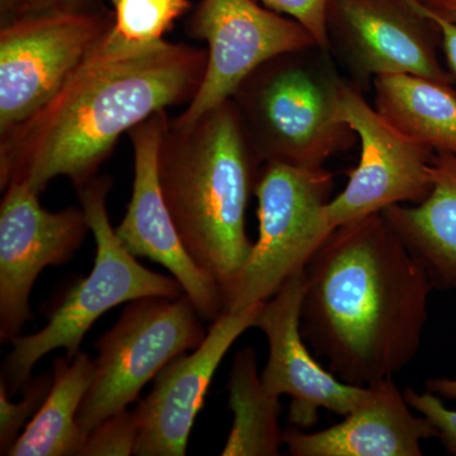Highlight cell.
I'll use <instances>...</instances> for the list:
<instances>
[{"label":"cell","mask_w":456,"mask_h":456,"mask_svg":"<svg viewBox=\"0 0 456 456\" xmlns=\"http://www.w3.org/2000/svg\"><path fill=\"white\" fill-rule=\"evenodd\" d=\"M305 277L303 338L342 382L371 386L415 359L435 284L383 212L335 228Z\"/></svg>","instance_id":"cell-1"},{"label":"cell","mask_w":456,"mask_h":456,"mask_svg":"<svg viewBox=\"0 0 456 456\" xmlns=\"http://www.w3.org/2000/svg\"><path fill=\"white\" fill-rule=\"evenodd\" d=\"M206 66L207 50L175 42L125 57L95 51L50 101L0 134V189L26 184L41 194L65 176L79 191L122 134L155 113L191 103Z\"/></svg>","instance_id":"cell-2"},{"label":"cell","mask_w":456,"mask_h":456,"mask_svg":"<svg viewBox=\"0 0 456 456\" xmlns=\"http://www.w3.org/2000/svg\"><path fill=\"white\" fill-rule=\"evenodd\" d=\"M261 167L232 99L188 126L167 118L159 150L165 203L191 259L217 281L224 302L253 250L246 209Z\"/></svg>","instance_id":"cell-3"},{"label":"cell","mask_w":456,"mask_h":456,"mask_svg":"<svg viewBox=\"0 0 456 456\" xmlns=\"http://www.w3.org/2000/svg\"><path fill=\"white\" fill-rule=\"evenodd\" d=\"M345 79L320 45L255 69L231 99L261 163L322 167L353 149L358 137L338 117Z\"/></svg>","instance_id":"cell-4"},{"label":"cell","mask_w":456,"mask_h":456,"mask_svg":"<svg viewBox=\"0 0 456 456\" xmlns=\"http://www.w3.org/2000/svg\"><path fill=\"white\" fill-rule=\"evenodd\" d=\"M112 185L110 176H95L77 191L94 236V265L88 277L71 285L53 305L46 326L12 341L2 371V380L11 395L22 391L31 379L33 368L47 354L64 349L68 358L77 355L92 326L117 305L146 297L176 298L184 294L175 278L141 265L119 241L108 213Z\"/></svg>","instance_id":"cell-5"},{"label":"cell","mask_w":456,"mask_h":456,"mask_svg":"<svg viewBox=\"0 0 456 456\" xmlns=\"http://www.w3.org/2000/svg\"><path fill=\"white\" fill-rule=\"evenodd\" d=\"M334 184V174L325 167L263 164L255 188L259 237L227 296L224 311L269 301L290 278L307 269L334 232L326 217Z\"/></svg>","instance_id":"cell-6"},{"label":"cell","mask_w":456,"mask_h":456,"mask_svg":"<svg viewBox=\"0 0 456 456\" xmlns=\"http://www.w3.org/2000/svg\"><path fill=\"white\" fill-rule=\"evenodd\" d=\"M206 335L203 318L185 293L128 303L95 342L92 386L77 412L83 434L86 436L108 417L127 410L165 365L197 349Z\"/></svg>","instance_id":"cell-7"},{"label":"cell","mask_w":456,"mask_h":456,"mask_svg":"<svg viewBox=\"0 0 456 456\" xmlns=\"http://www.w3.org/2000/svg\"><path fill=\"white\" fill-rule=\"evenodd\" d=\"M112 12H47L0 25V134L31 116L106 38Z\"/></svg>","instance_id":"cell-8"},{"label":"cell","mask_w":456,"mask_h":456,"mask_svg":"<svg viewBox=\"0 0 456 456\" xmlns=\"http://www.w3.org/2000/svg\"><path fill=\"white\" fill-rule=\"evenodd\" d=\"M326 31L330 53L362 93L380 75L456 82L439 56V28L416 0H330Z\"/></svg>","instance_id":"cell-9"},{"label":"cell","mask_w":456,"mask_h":456,"mask_svg":"<svg viewBox=\"0 0 456 456\" xmlns=\"http://www.w3.org/2000/svg\"><path fill=\"white\" fill-rule=\"evenodd\" d=\"M187 32L206 41L208 49L197 94L173 118L179 126L191 125L230 101L240 84L273 57L318 45L301 23L257 0H200L189 18Z\"/></svg>","instance_id":"cell-10"},{"label":"cell","mask_w":456,"mask_h":456,"mask_svg":"<svg viewBox=\"0 0 456 456\" xmlns=\"http://www.w3.org/2000/svg\"><path fill=\"white\" fill-rule=\"evenodd\" d=\"M364 94L345 79L338 117L358 137L360 158L347 171L344 191L326 206L327 221L334 230L395 204L421 203L432 189L435 152L393 127Z\"/></svg>","instance_id":"cell-11"},{"label":"cell","mask_w":456,"mask_h":456,"mask_svg":"<svg viewBox=\"0 0 456 456\" xmlns=\"http://www.w3.org/2000/svg\"><path fill=\"white\" fill-rule=\"evenodd\" d=\"M90 231L82 207L50 212L40 194L11 184L0 203V342L12 344L32 318L29 296L42 270L69 263Z\"/></svg>","instance_id":"cell-12"},{"label":"cell","mask_w":456,"mask_h":456,"mask_svg":"<svg viewBox=\"0 0 456 456\" xmlns=\"http://www.w3.org/2000/svg\"><path fill=\"white\" fill-rule=\"evenodd\" d=\"M167 118V110H161L128 132L134 149V185L116 233L134 257H146L169 270L203 321L213 322L224 311V292L191 259L161 191L159 150Z\"/></svg>","instance_id":"cell-13"},{"label":"cell","mask_w":456,"mask_h":456,"mask_svg":"<svg viewBox=\"0 0 456 456\" xmlns=\"http://www.w3.org/2000/svg\"><path fill=\"white\" fill-rule=\"evenodd\" d=\"M305 284L303 270L264 303L254 325L268 341V360L261 379L273 395L290 398L288 422L301 430L316 424L320 410L349 415L370 392V386L342 382L311 355L301 331Z\"/></svg>","instance_id":"cell-14"},{"label":"cell","mask_w":456,"mask_h":456,"mask_svg":"<svg viewBox=\"0 0 456 456\" xmlns=\"http://www.w3.org/2000/svg\"><path fill=\"white\" fill-rule=\"evenodd\" d=\"M264 303L222 312L197 349L159 371L151 392L134 410L139 426L134 455H187L191 428L216 371L237 338L254 327Z\"/></svg>","instance_id":"cell-15"},{"label":"cell","mask_w":456,"mask_h":456,"mask_svg":"<svg viewBox=\"0 0 456 456\" xmlns=\"http://www.w3.org/2000/svg\"><path fill=\"white\" fill-rule=\"evenodd\" d=\"M436 437L416 415L395 378L371 384L368 398L340 424L316 432L290 428L284 446L293 456H421V443Z\"/></svg>","instance_id":"cell-16"},{"label":"cell","mask_w":456,"mask_h":456,"mask_svg":"<svg viewBox=\"0 0 456 456\" xmlns=\"http://www.w3.org/2000/svg\"><path fill=\"white\" fill-rule=\"evenodd\" d=\"M432 189L421 203L395 204L383 215L419 257L435 288L456 289V156L435 154Z\"/></svg>","instance_id":"cell-17"},{"label":"cell","mask_w":456,"mask_h":456,"mask_svg":"<svg viewBox=\"0 0 456 456\" xmlns=\"http://www.w3.org/2000/svg\"><path fill=\"white\" fill-rule=\"evenodd\" d=\"M374 108L393 127L431 150L456 156V92L449 84L411 74L373 82Z\"/></svg>","instance_id":"cell-18"},{"label":"cell","mask_w":456,"mask_h":456,"mask_svg":"<svg viewBox=\"0 0 456 456\" xmlns=\"http://www.w3.org/2000/svg\"><path fill=\"white\" fill-rule=\"evenodd\" d=\"M53 386L8 456H79L86 435L77 412L94 375V360L80 350L73 358H57Z\"/></svg>","instance_id":"cell-19"},{"label":"cell","mask_w":456,"mask_h":456,"mask_svg":"<svg viewBox=\"0 0 456 456\" xmlns=\"http://www.w3.org/2000/svg\"><path fill=\"white\" fill-rule=\"evenodd\" d=\"M228 407L233 424L222 456H277L284 446L281 403L266 389L257 370L256 351L246 346L236 353L228 377Z\"/></svg>","instance_id":"cell-20"},{"label":"cell","mask_w":456,"mask_h":456,"mask_svg":"<svg viewBox=\"0 0 456 456\" xmlns=\"http://www.w3.org/2000/svg\"><path fill=\"white\" fill-rule=\"evenodd\" d=\"M113 23L97 53L136 55L163 44L164 36L191 9V0H110Z\"/></svg>","instance_id":"cell-21"},{"label":"cell","mask_w":456,"mask_h":456,"mask_svg":"<svg viewBox=\"0 0 456 456\" xmlns=\"http://www.w3.org/2000/svg\"><path fill=\"white\" fill-rule=\"evenodd\" d=\"M53 386V371L31 377L23 387L22 398L13 402L7 384L0 379V455H7L26 426L44 403Z\"/></svg>","instance_id":"cell-22"},{"label":"cell","mask_w":456,"mask_h":456,"mask_svg":"<svg viewBox=\"0 0 456 456\" xmlns=\"http://www.w3.org/2000/svg\"><path fill=\"white\" fill-rule=\"evenodd\" d=\"M139 426L134 411L123 410L102 421L86 435L79 456L134 455Z\"/></svg>","instance_id":"cell-23"},{"label":"cell","mask_w":456,"mask_h":456,"mask_svg":"<svg viewBox=\"0 0 456 456\" xmlns=\"http://www.w3.org/2000/svg\"><path fill=\"white\" fill-rule=\"evenodd\" d=\"M403 392L408 404L431 422L436 430V437L450 454L456 455V411L446 407L443 398L434 393L417 392L413 388H406Z\"/></svg>","instance_id":"cell-24"},{"label":"cell","mask_w":456,"mask_h":456,"mask_svg":"<svg viewBox=\"0 0 456 456\" xmlns=\"http://www.w3.org/2000/svg\"><path fill=\"white\" fill-rule=\"evenodd\" d=\"M261 4L301 23L323 49L329 50L326 31L330 0H257Z\"/></svg>","instance_id":"cell-25"},{"label":"cell","mask_w":456,"mask_h":456,"mask_svg":"<svg viewBox=\"0 0 456 456\" xmlns=\"http://www.w3.org/2000/svg\"><path fill=\"white\" fill-rule=\"evenodd\" d=\"M88 9H97V0H20L16 17L47 13V12L88 11Z\"/></svg>","instance_id":"cell-26"},{"label":"cell","mask_w":456,"mask_h":456,"mask_svg":"<svg viewBox=\"0 0 456 456\" xmlns=\"http://www.w3.org/2000/svg\"><path fill=\"white\" fill-rule=\"evenodd\" d=\"M417 2V0H416ZM417 5L421 9L422 13L425 16L430 18L432 22L436 25L439 28L441 36V50H443L444 55H445L446 62H448L449 70L454 74L456 77V25L455 23L449 22V20H444V18L435 16L434 13L428 12V9L422 7L419 2Z\"/></svg>","instance_id":"cell-27"},{"label":"cell","mask_w":456,"mask_h":456,"mask_svg":"<svg viewBox=\"0 0 456 456\" xmlns=\"http://www.w3.org/2000/svg\"><path fill=\"white\" fill-rule=\"evenodd\" d=\"M435 16L444 18L456 25V0H417Z\"/></svg>","instance_id":"cell-28"},{"label":"cell","mask_w":456,"mask_h":456,"mask_svg":"<svg viewBox=\"0 0 456 456\" xmlns=\"http://www.w3.org/2000/svg\"><path fill=\"white\" fill-rule=\"evenodd\" d=\"M426 391L439 395L440 398L456 401V378H434L425 384Z\"/></svg>","instance_id":"cell-29"},{"label":"cell","mask_w":456,"mask_h":456,"mask_svg":"<svg viewBox=\"0 0 456 456\" xmlns=\"http://www.w3.org/2000/svg\"><path fill=\"white\" fill-rule=\"evenodd\" d=\"M20 0H0V23L9 22L16 17Z\"/></svg>","instance_id":"cell-30"}]
</instances>
